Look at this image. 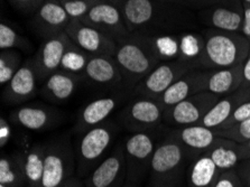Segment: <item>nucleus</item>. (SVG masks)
<instances>
[{"label": "nucleus", "instance_id": "c03bdc74", "mask_svg": "<svg viewBox=\"0 0 250 187\" xmlns=\"http://www.w3.org/2000/svg\"><path fill=\"white\" fill-rule=\"evenodd\" d=\"M238 149H239L241 162H244V160H250V140L245 144L238 145Z\"/></svg>", "mask_w": 250, "mask_h": 187}, {"label": "nucleus", "instance_id": "2eb2a0df", "mask_svg": "<svg viewBox=\"0 0 250 187\" xmlns=\"http://www.w3.org/2000/svg\"><path fill=\"white\" fill-rule=\"evenodd\" d=\"M169 133L187 149L192 160L210 151L222 139L217 128L201 125L179 127Z\"/></svg>", "mask_w": 250, "mask_h": 187}, {"label": "nucleus", "instance_id": "f8f14e48", "mask_svg": "<svg viewBox=\"0 0 250 187\" xmlns=\"http://www.w3.org/2000/svg\"><path fill=\"white\" fill-rule=\"evenodd\" d=\"M65 33L75 45L89 55L115 56L116 54L117 42L113 38L81 21H71Z\"/></svg>", "mask_w": 250, "mask_h": 187}, {"label": "nucleus", "instance_id": "603ef678", "mask_svg": "<svg viewBox=\"0 0 250 187\" xmlns=\"http://www.w3.org/2000/svg\"><path fill=\"white\" fill-rule=\"evenodd\" d=\"M0 187H7V186H3V185H0Z\"/></svg>", "mask_w": 250, "mask_h": 187}, {"label": "nucleus", "instance_id": "4c0bfd02", "mask_svg": "<svg viewBox=\"0 0 250 187\" xmlns=\"http://www.w3.org/2000/svg\"><path fill=\"white\" fill-rule=\"evenodd\" d=\"M17 9L21 10L25 14L36 13L40 7L43 5L45 0H9Z\"/></svg>", "mask_w": 250, "mask_h": 187}, {"label": "nucleus", "instance_id": "09e8293b", "mask_svg": "<svg viewBox=\"0 0 250 187\" xmlns=\"http://www.w3.org/2000/svg\"><path fill=\"white\" fill-rule=\"evenodd\" d=\"M154 1H162V2H167V1H173V0H154Z\"/></svg>", "mask_w": 250, "mask_h": 187}, {"label": "nucleus", "instance_id": "473e14b6", "mask_svg": "<svg viewBox=\"0 0 250 187\" xmlns=\"http://www.w3.org/2000/svg\"><path fill=\"white\" fill-rule=\"evenodd\" d=\"M32 47L27 38L20 35L6 22L0 24V48L2 49H28Z\"/></svg>", "mask_w": 250, "mask_h": 187}, {"label": "nucleus", "instance_id": "3c124183", "mask_svg": "<svg viewBox=\"0 0 250 187\" xmlns=\"http://www.w3.org/2000/svg\"><path fill=\"white\" fill-rule=\"evenodd\" d=\"M242 2H246V3H250V0H242Z\"/></svg>", "mask_w": 250, "mask_h": 187}, {"label": "nucleus", "instance_id": "0eeeda50", "mask_svg": "<svg viewBox=\"0 0 250 187\" xmlns=\"http://www.w3.org/2000/svg\"><path fill=\"white\" fill-rule=\"evenodd\" d=\"M220 97L209 91L196 93L164 110V122L172 127H187L200 122Z\"/></svg>", "mask_w": 250, "mask_h": 187}, {"label": "nucleus", "instance_id": "b1692460", "mask_svg": "<svg viewBox=\"0 0 250 187\" xmlns=\"http://www.w3.org/2000/svg\"><path fill=\"white\" fill-rule=\"evenodd\" d=\"M220 171L208 152L190 163L187 175V187H214Z\"/></svg>", "mask_w": 250, "mask_h": 187}, {"label": "nucleus", "instance_id": "72a5a7b5", "mask_svg": "<svg viewBox=\"0 0 250 187\" xmlns=\"http://www.w3.org/2000/svg\"><path fill=\"white\" fill-rule=\"evenodd\" d=\"M219 136L229 139L238 145L245 144L250 140V119L238 122L227 129H218Z\"/></svg>", "mask_w": 250, "mask_h": 187}, {"label": "nucleus", "instance_id": "c85d7f7f", "mask_svg": "<svg viewBox=\"0 0 250 187\" xmlns=\"http://www.w3.org/2000/svg\"><path fill=\"white\" fill-rule=\"evenodd\" d=\"M46 144H35L26 155V176L28 187H42Z\"/></svg>", "mask_w": 250, "mask_h": 187}, {"label": "nucleus", "instance_id": "9d476101", "mask_svg": "<svg viewBox=\"0 0 250 187\" xmlns=\"http://www.w3.org/2000/svg\"><path fill=\"white\" fill-rule=\"evenodd\" d=\"M127 182L124 143L117 144L107 157L84 178L85 187H123Z\"/></svg>", "mask_w": 250, "mask_h": 187}, {"label": "nucleus", "instance_id": "6e6552de", "mask_svg": "<svg viewBox=\"0 0 250 187\" xmlns=\"http://www.w3.org/2000/svg\"><path fill=\"white\" fill-rule=\"evenodd\" d=\"M164 110L156 99L139 97L121 111V124L130 132L156 130L164 122Z\"/></svg>", "mask_w": 250, "mask_h": 187}, {"label": "nucleus", "instance_id": "6ab92c4d", "mask_svg": "<svg viewBox=\"0 0 250 187\" xmlns=\"http://www.w3.org/2000/svg\"><path fill=\"white\" fill-rule=\"evenodd\" d=\"M71 18L60 0H45L43 5L35 13L34 27L44 40L65 32Z\"/></svg>", "mask_w": 250, "mask_h": 187}, {"label": "nucleus", "instance_id": "aec40b11", "mask_svg": "<svg viewBox=\"0 0 250 187\" xmlns=\"http://www.w3.org/2000/svg\"><path fill=\"white\" fill-rule=\"evenodd\" d=\"M123 95H110L102 97L88 103L79 112L77 122L74 125V131L78 135H83L90 129L104 124L108 120L110 114L115 111L117 106L123 101Z\"/></svg>", "mask_w": 250, "mask_h": 187}, {"label": "nucleus", "instance_id": "58836bf2", "mask_svg": "<svg viewBox=\"0 0 250 187\" xmlns=\"http://www.w3.org/2000/svg\"><path fill=\"white\" fill-rule=\"evenodd\" d=\"M11 137V127L10 121L6 120L5 118L1 117L0 119V147L3 148L7 144L9 143Z\"/></svg>", "mask_w": 250, "mask_h": 187}, {"label": "nucleus", "instance_id": "ea45409f", "mask_svg": "<svg viewBox=\"0 0 250 187\" xmlns=\"http://www.w3.org/2000/svg\"><path fill=\"white\" fill-rule=\"evenodd\" d=\"M237 173L246 187H250V160H244L237 166Z\"/></svg>", "mask_w": 250, "mask_h": 187}, {"label": "nucleus", "instance_id": "f03ea898", "mask_svg": "<svg viewBox=\"0 0 250 187\" xmlns=\"http://www.w3.org/2000/svg\"><path fill=\"white\" fill-rule=\"evenodd\" d=\"M191 162L187 149L168 133L155 149L147 187H184Z\"/></svg>", "mask_w": 250, "mask_h": 187}, {"label": "nucleus", "instance_id": "c9c22d12", "mask_svg": "<svg viewBox=\"0 0 250 187\" xmlns=\"http://www.w3.org/2000/svg\"><path fill=\"white\" fill-rule=\"evenodd\" d=\"M250 119V100L242 103L238 108L234 110L231 117L223 124L220 128L217 129H227L231 127V125L238 124V122L245 121Z\"/></svg>", "mask_w": 250, "mask_h": 187}, {"label": "nucleus", "instance_id": "ddd939ff", "mask_svg": "<svg viewBox=\"0 0 250 187\" xmlns=\"http://www.w3.org/2000/svg\"><path fill=\"white\" fill-rule=\"evenodd\" d=\"M39 73L35 61L27 60L22 63L14 78L5 85L2 92V101L7 104H21L32 100L39 92Z\"/></svg>", "mask_w": 250, "mask_h": 187}, {"label": "nucleus", "instance_id": "39448f33", "mask_svg": "<svg viewBox=\"0 0 250 187\" xmlns=\"http://www.w3.org/2000/svg\"><path fill=\"white\" fill-rule=\"evenodd\" d=\"M156 130L132 132L125 140L124 147L127 166L126 183L140 185L148 178L151 158L161 141Z\"/></svg>", "mask_w": 250, "mask_h": 187}, {"label": "nucleus", "instance_id": "f704fd0d", "mask_svg": "<svg viewBox=\"0 0 250 187\" xmlns=\"http://www.w3.org/2000/svg\"><path fill=\"white\" fill-rule=\"evenodd\" d=\"M61 5L69 15L71 21H81L88 14L93 3L86 0H60Z\"/></svg>", "mask_w": 250, "mask_h": 187}, {"label": "nucleus", "instance_id": "4468645a", "mask_svg": "<svg viewBox=\"0 0 250 187\" xmlns=\"http://www.w3.org/2000/svg\"><path fill=\"white\" fill-rule=\"evenodd\" d=\"M62 119L58 109L48 105L25 104L18 106L9 114L10 124L30 131H45L55 127Z\"/></svg>", "mask_w": 250, "mask_h": 187}, {"label": "nucleus", "instance_id": "5701e85b", "mask_svg": "<svg viewBox=\"0 0 250 187\" xmlns=\"http://www.w3.org/2000/svg\"><path fill=\"white\" fill-rule=\"evenodd\" d=\"M249 100L250 87L241 86L236 92L219 99L218 102L212 106L210 111L200 122V125L208 128H220L229 119L238 106Z\"/></svg>", "mask_w": 250, "mask_h": 187}, {"label": "nucleus", "instance_id": "393cba45", "mask_svg": "<svg viewBox=\"0 0 250 187\" xmlns=\"http://www.w3.org/2000/svg\"><path fill=\"white\" fill-rule=\"evenodd\" d=\"M242 64L228 68L211 71L207 91L217 94L221 98L239 90L242 86V79H244Z\"/></svg>", "mask_w": 250, "mask_h": 187}, {"label": "nucleus", "instance_id": "a18cd8bd", "mask_svg": "<svg viewBox=\"0 0 250 187\" xmlns=\"http://www.w3.org/2000/svg\"><path fill=\"white\" fill-rule=\"evenodd\" d=\"M59 187H85L84 182L79 179L77 176H72L67 181H65L63 184H61Z\"/></svg>", "mask_w": 250, "mask_h": 187}, {"label": "nucleus", "instance_id": "9b49d317", "mask_svg": "<svg viewBox=\"0 0 250 187\" xmlns=\"http://www.w3.org/2000/svg\"><path fill=\"white\" fill-rule=\"evenodd\" d=\"M81 21L104 33L116 42L130 34L120 6L107 0H101L93 3Z\"/></svg>", "mask_w": 250, "mask_h": 187}, {"label": "nucleus", "instance_id": "cd10ccee", "mask_svg": "<svg viewBox=\"0 0 250 187\" xmlns=\"http://www.w3.org/2000/svg\"><path fill=\"white\" fill-rule=\"evenodd\" d=\"M208 154L213 160L220 173L231 169H236L241 163L238 144L229 139L222 138Z\"/></svg>", "mask_w": 250, "mask_h": 187}, {"label": "nucleus", "instance_id": "a211bd4d", "mask_svg": "<svg viewBox=\"0 0 250 187\" xmlns=\"http://www.w3.org/2000/svg\"><path fill=\"white\" fill-rule=\"evenodd\" d=\"M203 24L226 32L240 33L244 22V5L240 0H230L211 6L200 15Z\"/></svg>", "mask_w": 250, "mask_h": 187}, {"label": "nucleus", "instance_id": "c756f323", "mask_svg": "<svg viewBox=\"0 0 250 187\" xmlns=\"http://www.w3.org/2000/svg\"><path fill=\"white\" fill-rule=\"evenodd\" d=\"M90 56L91 55H89L88 53L81 49L78 45H75L73 42H71L63 55L61 70L80 75L83 78V73H84L85 67L88 65Z\"/></svg>", "mask_w": 250, "mask_h": 187}, {"label": "nucleus", "instance_id": "dca6fc26", "mask_svg": "<svg viewBox=\"0 0 250 187\" xmlns=\"http://www.w3.org/2000/svg\"><path fill=\"white\" fill-rule=\"evenodd\" d=\"M211 71L191 70L173 83L167 90L157 99L164 109L185 100L196 93L208 89Z\"/></svg>", "mask_w": 250, "mask_h": 187}, {"label": "nucleus", "instance_id": "20e7f679", "mask_svg": "<svg viewBox=\"0 0 250 187\" xmlns=\"http://www.w3.org/2000/svg\"><path fill=\"white\" fill-rule=\"evenodd\" d=\"M118 132L119 125L107 120L83 133L74 148L79 177L85 178L110 154Z\"/></svg>", "mask_w": 250, "mask_h": 187}, {"label": "nucleus", "instance_id": "1a4fd4ad", "mask_svg": "<svg viewBox=\"0 0 250 187\" xmlns=\"http://www.w3.org/2000/svg\"><path fill=\"white\" fill-rule=\"evenodd\" d=\"M191 70V66L180 60L161 62L134 87V92L140 98L157 100L174 82Z\"/></svg>", "mask_w": 250, "mask_h": 187}, {"label": "nucleus", "instance_id": "f257e3e1", "mask_svg": "<svg viewBox=\"0 0 250 187\" xmlns=\"http://www.w3.org/2000/svg\"><path fill=\"white\" fill-rule=\"evenodd\" d=\"M113 57L123 75L124 86L132 89L162 62L151 36L142 33H130L117 42Z\"/></svg>", "mask_w": 250, "mask_h": 187}, {"label": "nucleus", "instance_id": "4be33fe9", "mask_svg": "<svg viewBox=\"0 0 250 187\" xmlns=\"http://www.w3.org/2000/svg\"><path fill=\"white\" fill-rule=\"evenodd\" d=\"M83 78L93 84L105 87H118L124 84L115 57L109 55H91Z\"/></svg>", "mask_w": 250, "mask_h": 187}, {"label": "nucleus", "instance_id": "412c9836", "mask_svg": "<svg viewBox=\"0 0 250 187\" xmlns=\"http://www.w3.org/2000/svg\"><path fill=\"white\" fill-rule=\"evenodd\" d=\"M82 76L59 70L41 83V94L45 100L62 104L73 97L80 85Z\"/></svg>", "mask_w": 250, "mask_h": 187}, {"label": "nucleus", "instance_id": "49530a36", "mask_svg": "<svg viewBox=\"0 0 250 187\" xmlns=\"http://www.w3.org/2000/svg\"><path fill=\"white\" fill-rule=\"evenodd\" d=\"M107 1H110L112 3H116V5L121 6V5H123V2L125 1V0H107Z\"/></svg>", "mask_w": 250, "mask_h": 187}, {"label": "nucleus", "instance_id": "2f4dec72", "mask_svg": "<svg viewBox=\"0 0 250 187\" xmlns=\"http://www.w3.org/2000/svg\"><path fill=\"white\" fill-rule=\"evenodd\" d=\"M21 65V56L16 49H2L0 53V84L6 85Z\"/></svg>", "mask_w": 250, "mask_h": 187}, {"label": "nucleus", "instance_id": "bb28decb", "mask_svg": "<svg viewBox=\"0 0 250 187\" xmlns=\"http://www.w3.org/2000/svg\"><path fill=\"white\" fill-rule=\"evenodd\" d=\"M179 60L187 63L193 70H202V56L204 51L203 35L195 33H183L179 35Z\"/></svg>", "mask_w": 250, "mask_h": 187}, {"label": "nucleus", "instance_id": "e433bc0d", "mask_svg": "<svg viewBox=\"0 0 250 187\" xmlns=\"http://www.w3.org/2000/svg\"><path fill=\"white\" fill-rule=\"evenodd\" d=\"M214 187H246L236 169L223 171L219 176Z\"/></svg>", "mask_w": 250, "mask_h": 187}, {"label": "nucleus", "instance_id": "a878e982", "mask_svg": "<svg viewBox=\"0 0 250 187\" xmlns=\"http://www.w3.org/2000/svg\"><path fill=\"white\" fill-rule=\"evenodd\" d=\"M0 185L7 187H25L28 185L26 176V156L21 152L1 156Z\"/></svg>", "mask_w": 250, "mask_h": 187}, {"label": "nucleus", "instance_id": "8fccbe9b", "mask_svg": "<svg viewBox=\"0 0 250 187\" xmlns=\"http://www.w3.org/2000/svg\"><path fill=\"white\" fill-rule=\"evenodd\" d=\"M86 1H90V2H98V1H101V0H86Z\"/></svg>", "mask_w": 250, "mask_h": 187}, {"label": "nucleus", "instance_id": "7ed1b4c3", "mask_svg": "<svg viewBox=\"0 0 250 187\" xmlns=\"http://www.w3.org/2000/svg\"><path fill=\"white\" fill-rule=\"evenodd\" d=\"M202 70L215 71L239 65L250 51V42L241 33L211 28L203 34Z\"/></svg>", "mask_w": 250, "mask_h": 187}, {"label": "nucleus", "instance_id": "de8ad7c7", "mask_svg": "<svg viewBox=\"0 0 250 187\" xmlns=\"http://www.w3.org/2000/svg\"><path fill=\"white\" fill-rule=\"evenodd\" d=\"M123 187H142L140 185H137V184H130V183H126Z\"/></svg>", "mask_w": 250, "mask_h": 187}, {"label": "nucleus", "instance_id": "37998d69", "mask_svg": "<svg viewBox=\"0 0 250 187\" xmlns=\"http://www.w3.org/2000/svg\"><path fill=\"white\" fill-rule=\"evenodd\" d=\"M184 1L187 3H190V5H193V6L211 7V6L218 5V3H221V2L230 1V0H184Z\"/></svg>", "mask_w": 250, "mask_h": 187}, {"label": "nucleus", "instance_id": "f3484780", "mask_svg": "<svg viewBox=\"0 0 250 187\" xmlns=\"http://www.w3.org/2000/svg\"><path fill=\"white\" fill-rule=\"evenodd\" d=\"M71 42V38L67 36L65 32L43 41L34 57L40 83L43 82L48 75L61 70L63 55Z\"/></svg>", "mask_w": 250, "mask_h": 187}, {"label": "nucleus", "instance_id": "7c9ffc66", "mask_svg": "<svg viewBox=\"0 0 250 187\" xmlns=\"http://www.w3.org/2000/svg\"><path fill=\"white\" fill-rule=\"evenodd\" d=\"M151 36V35H150ZM154 48L162 62L179 60L180 56V41L177 35L170 34H160L151 36Z\"/></svg>", "mask_w": 250, "mask_h": 187}, {"label": "nucleus", "instance_id": "423d86ee", "mask_svg": "<svg viewBox=\"0 0 250 187\" xmlns=\"http://www.w3.org/2000/svg\"><path fill=\"white\" fill-rule=\"evenodd\" d=\"M77 171L75 152L67 136L46 144L42 187H59Z\"/></svg>", "mask_w": 250, "mask_h": 187}, {"label": "nucleus", "instance_id": "a19ab883", "mask_svg": "<svg viewBox=\"0 0 250 187\" xmlns=\"http://www.w3.org/2000/svg\"><path fill=\"white\" fill-rule=\"evenodd\" d=\"M244 5V22L240 33L250 42V3L242 2Z\"/></svg>", "mask_w": 250, "mask_h": 187}, {"label": "nucleus", "instance_id": "79ce46f5", "mask_svg": "<svg viewBox=\"0 0 250 187\" xmlns=\"http://www.w3.org/2000/svg\"><path fill=\"white\" fill-rule=\"evenodd\" d=\"M242 86L250 87V51L248 56L246 57L244 64H242Z\"/></svg>", "mask_w": 250, "mask_h": 187}]
</instances>
